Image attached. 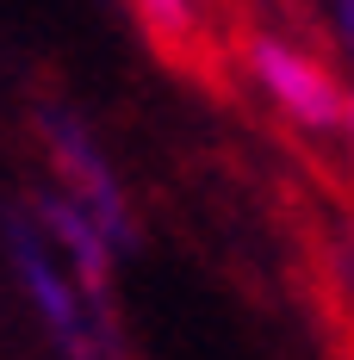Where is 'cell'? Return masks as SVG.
<instances>
[{
	"instance_id": "6da1fadb",
	"label": "cell",
	"mask_w": 354,
	"mask_h": 360,
	"mask_svg": "<svg viewBox=\"0 0 354 360\" xmlns=\"http://www.w3.org/2000/svg\"><path fill=\"white\" fill-rule=\"evenodd\" d=\"M248 63H255V81L274 94V106L292 112L305 131H336V124H342L348 100H342V87H336L311 56L286 50L274 37H255V44H248Z\"/></svg>"
},
{
	"instance_id": "7a4b0ae2",
	"label": "cell",
	"mask_w": 354,
	"mask_h": 360,
	"mask_svg": "<svg viewBox=\"0 0 354 360\" xmlns=\"http://www.w3.org/2000/svg\"><path fill=\"white\" fill-rule=\"evenodd\" d=\"M6 236H13V255H19V274H25V286H32L37 311H44V323H50V335H56V348H63L69 360H106L100 335L87 329L81 304H75V292L63 286V274L50 267V255L37 249V236L25 230V224H6Z\"/></svg>"
},
{
	"instance_id": "3957f363",
	"label": "cell",
	"mask_w": 354,
	"mask_h": 360,
	"mask_svg": "<svg viewBox=\"0 0 354 360\" xmlns=\"http://www.w3.org/2000/svg\"><path fill=\"white\" fill-rule=\"evenodd\" d=\"M44 131H50V149H56L63 174H69V180H75V193L87 199V217L100 224V236H106V243H131V217H125V199H118V186H112L106 162L94 155V143L81 137V124L56 118V112H44Z\"/></svg>"
},
{
	"instance_id": "277c9868",
	"label": "cell",
	"mask_w": 354,
	"mask_h": 360,
	"mask_svg": "<svg viewBox=\"0 0 354 360\" xmlns=\"http://www.w3.org/2000/svg\"><path fill=\"white\" fill-rule=\"evenodd\" d=\"M44 224H50L56 243L75 255V274H81L87 298H106V249H112V243L100 236V224L81 212V205H69V199H63V205L50 199V205H44Z\"/></svg>"
},
{
	"instance_id": "5b68a950",
	"label": "cell",
	"mask_w": 354,
	"mask_h": 360,
	"mask_svg": "<svg viewBox=\"0 0 354 360\" xmlns=\"http://www.w3.org/2000/svg\"><path fill=\"white\" fill-rule=\"evenodd\" d=\"M137 6H143V25L162 37L168 50H180V44L193 37V6H187V0H137Z\"/></svg>"
},
{
	"instance_id": "8992f818",
	"label": "cell",
	"mask_w": 354,
	"mask_h": 360,
	"mask_svg": "<svg viewBox=\"0 0 354 360\" xmlns=\"http://www.w3.org/2000/svg\"><path fill=\"white\" fill-rule=\"evenodd\" d=\"M342 118H348V124H354V106H348V112H342Z\"/></svg>"
}]
</instances>
